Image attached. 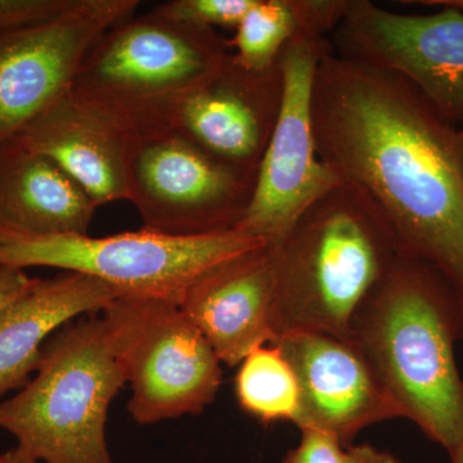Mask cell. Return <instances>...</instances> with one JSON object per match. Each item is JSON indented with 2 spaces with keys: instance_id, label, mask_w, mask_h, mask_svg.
Masks as SVG:
<instances>
[{
  "instance_id": "cell-2",
  "label": "cell",
  "mask_w": 463,
  "mask_h": 463,
  "mask_svg": "<svg viewBox=\"0 0 463 463\" xmlns=\"http://www.w3.org/2000/svg\"><path fill=\"white\" fill-rule=\"evenodd\" d=\"M463 303L431 265L401 255L365 298L349 343L361 353L402 419L448 453L463 446V381L456 343Z\"/></svg>"
},
{
  "instance_id": "cell-15",
  "label": "cell",
  "mask_w": 463,
  "mask_h": 463,
  "mask_svg": "<svg viewBox=\"0 0 463 463\" xmlns=\"http://www.w3.org/2000/svg\"><path fill=\"white\" fill-rule=\"evenodd\" d=\"M14 141L51 158L97 206L128 201V130L71 90Z\"/></svg>"
},
{
  "instance_id": "cell-1",
  "label": "cell",
  "mask_w": 463,
  "mask_h": 463,
  "mask_svg": "<svg viewBox=\"0 0 463 463\" xmlns=\"http://www.w3.org/2000/svg\"><path fill=\"white\" fill-rule=\"evenodd\" d=\"M317 149L364 194L399 251L431 265L463 303V157L458 125L388 70L330 50L313 91Z\"/></svg>"
},
{
  "instance_id": "cell-5",
  "label": "cell",
  "mask_w": 463,
  "mask_h": 463,
  "mask_svg": "<svg viewBox=\"0 0 463 463\" xmlns=\"http://www.w3.org/2000/svg\"><path fill=\"white\" fill-rule=\"evenodd\" d=\"M231 54L230 41L214 29L152 11L103 33L84 58L71 90L128 129L212 78Z\"/></svg>"
},
{
  "instance_id": "cell-22",
  "label": "cell",
  "mask_w": 463,
  "mask_h": 463,
  "mask_svg": "<svg viewBox=\"0 0 463 463\" xmlns=\"http://www.w3.org/2000/svg\"><path fill=\"white\" fill-rule=\"evenodd\" d=\"M345 447L327 432L301 430L300 443L288 450L282 463H343Z\"/></svg>"
},
{
  "instance_id": "cell-11",
  "label": "cell",
  "mask_w": 463,
  "mask_h": 463,
  "mask_svg": "<svg viewBox=\"0 0 463 463\" xmlns=\"http://www.w3.org/2000/svg\"><path fill=\"white\" fill-rule=\"evenodd\" d=\"M138 5L137 0H81L52 23L0 32V145L71 90L91 47Z\"/></svg>"
},
{
  "instance_id": "cell-10",
  "label": "cell",
  "mask_w": 463,
  "mask_h": 463,
  "mask_svg": "<svg viewBox=\"0 0 463 463\" xmlns=\"http://www.w3.org/2000/svg\"><path fill=\"white\" fill-rule=\"evenodd\" d=\"M332 50L405 79L444 118H463V12L389 11L370 0H347L331 33Z\"/></svg>"
},
{
  "instance_id": "cell-26",
  "label": "cell",
  "mask_w": 463,
  "mask_h": 463,
  "mask_svg": "<svg viewBox=\"0 0 463 463\" xmlns=\"http://www.w3.org/2000/svg\"><path fill=\"white\" fill-rule=\"evenodd\" d=\"M450 463H463V446L450 453Z\"/></svg>"
},
{
  "instance_id": "cell-6",
  "label": "cell",
  "mask_w": 463,
  "mask_h": 463,
  "mask_svg": "<svg viewBox=\"0 0 463 463\" xmlns=\"http://www.w3.org/2000/svg\"><path fill=\"white\" fill-rule=\"evenodd\" d=\"M264 243L237 231L169 237L141 230L90 237L88 233L36 236L0 227V267L56 268L93 277L123 294L179 304L201 274Z\"/></svg>"
},
{
  "instance_id": "cell-17",
  "label": "cell",
  "mask_w": 463,
  "mask_h": 463,
  "mask_svg": "<svg viewBox=\"0 0 463 463\" xmlns=\"http://www.w3.org/2000/svg\"><path fill=\"white\" fill-rule=\"evenodd\" d=\"M97 209L51 158L14 139L0 145V227L36 236L87 234Z\"/></svg>"
},
{
  "instance_id": "cell-24",
  "label": "cell",
  "mask_w": 463,
  "mask_h": 463,
  "mask_svg": "<svg viewBox=\"0 0 463 463\" xmlns=\"http://www.w3.org/2000/svg\"><path fill=\"white\" fill-rule=\"evenodd\" d=\"M343 463H402L397 457L386 450L370 446V444H359L345 448Z\"/></svg>"
},
{
  "instance_id": "cell-19",
  "label": "cell",
  "mask_w": 463,
  "mask_h": 463,
  "mask_svg": "<svg viewBox=\"0 0 463 463\" xmlns=\"http://www.w3.org/2000/svg\"><path fill=\"white\" fill-rule=\"evenodd\" d=\"M300 26L298 0H255L230 41L232 58L250 71L273 69Z\"/></svg>"
},
{
  "instance_id": "cell-9",
  "label": "cell",
  "mask_w": 463,
  "mask_h": 463,
  "mask_svg": "<svg viewBox=\"0 0 463 463\" xmlns=\"http://www.w3.org/2000/svg\"><path fill=\"white\" fill-rule=\"evenodd\" d=\"M327 33L301 26L279 56L281 105L259 166L245 215L234 231L276 245L317 200L340 184L317 149L313 91L317 69L330 50Z\"/></svg>"
},
{
  "instance_id": "cell-14",
  "label": "cell",
  "mask_w": 463,
  "mask_h": 463,
  "mask_svg": "<svg viewBox=\"0 0 463 463\" xmlns=\"http://www.w3.org/2000/svg\"><path fill=\"white\" fill-rule=\"evenodd\" d=\"M276 246L264 243L227 259L191 283L179 307L200 328L222 364L240 365L274 344Z\"/></svg>"
},
{
  "instance_id": "cell-25",
  "label": "cell",
  "mask_w": 463,
  "mask_h": 463,
  "mask_svg": "<svg viewBox=\"0 0 463 463\" xmlns=\"http://www.w3.org/2000/svg\"><path fill=\"white\" fill-rule=\"evenodd\" d=\"M0 463H41L33 459V457L14 447L12 449L0 453Z\"/></svg>"
},
{
  "instance_id": "cell-20",
  "label": "cell",
  "mask_w": 463,
  "mask_h": 463,
  "mask_svg": "<svg viewBox=\"0 0 463 463\" xmlns=\"http://www.w3.org/2000/svg\"><path fill=\"white\" fill-rule=\"evenodd\" d=\"M255 0H172L154 11L170 20L199 27L239 26Z\"/></svg>"
},
{
  "instance_id": "cell-3",
  "label": "cell",
  "mask_w": 463,
  "mask_h": 463,
  "mask_svg": "<svg viewBox=\"0 0 463 463\" xmlns=\"http://www.w3.org/2000/svg\"><path fill=\"white\" fill-rule=\"evenodd\" d=\"M274 246L276 341L316 332L349 343L359 307L402 255L374 207L343 182Z\"/></svg>"
},
{
  "instance_id": "cell-8",
  "label": "cell",
  "mask_w": 463,
  "mask_h": 463,
  "mask_svg": "<svg viewBox=\"0 0 463 463\" xmlns=\"http://www.w3.org/2000/svg\"><path fill=\"white\" fill-rule=\"evenodd\" d=\"M128 201L142 230L169 237L234 231L257 176L225 165L160 125L128 129Z\"/></svg>"
},
{
  "instance_id": "cell-12",
  "label": "cell",
  "mask_w": 463,
  "mask_h": 463,
  "mask_svg": "<svg viewBox=\"0 0 463 463\" xmlns=\"http://www.w3.org/2000/svg\"><path fill=\"white\" fill-rule=\"evenodd\" d=\"M281 94L279 61L267 71H250L231 54L212 78L152 109L129 129L169 128L225 165L257 176Z\"/></svg>"
},
{
  "instance_id": "cell-27",
  "label": "cell",
  "mask_w": 463,
  "mask_h": 463,
  "mask_svg": "<svg viewBox=\"0 0 463 463\" xmlns=\"http://www.w3.org/2000/svg\"><path fill=\"white\" fill-rule=\"evenodd\" d=\"M459 137H461V147H462V157H463V118L461 123L458 124Z\"/></svg>"
},
{
  "instance_id": "cell-13",
  "label": "cell",
  "mask_w": 463,
  "mask_h": 463,
  "mask_svg": "<svg viewBox=\"0 0 463 463\" xmlns=\"http://www.w3.org/2000/svg\"><path fill=\"white\" fill-rule=\"evenodd\" d=\"M272 345L297 376L298 410L292 423L300 431L327 432L346 448L368 426L401 417L352 343L316 332H291Z\"/></svg>"
},
{
  "instance_id": "cell-18",
  "label": "cell",
  "mask_w": 463,
  "mask_h": 463,
  "mask_svg": "<svg viewBox=\"0 0 463 463\" xmlns=\"http://www.w3.org/2000/svg\"><path fill=\"white\" fill-rule=\"evenodd\" d=\"M236 397L240 407L264 425L294 422L298 410L297 376L279 347L259 346L241 362Z\"/></svg>"
},
{
  "instance_id": "cell-23",
  "label": "cell",
  "mask_w": 463,
  "mask_h": 463,
  "mask_svg": "<svg viewBox=\"0 0 463 463\" xmlns=\"http://www.w3.org/2000/svg\"><path fill=\"white\" fill-rule=\"evenodd\" d=\"M38 279L27 276L18 268L0 267V316L12 303L35 285Z\"/></svg>"
},
{
  "instance_id": "cell-21",
  "label": "cell",
  "mask_w": 463,
  "mask_h": 463,
  "mask_svg": "<svg viewBox=\"0 0 463 463\" xmlns=\"http://www.w3.org/2000/svg\"><path fill=\"white\" fill-rule=\"evenodd\" d=\"M81 0H0V32L26 29L56 21Z\"/></svg>"
},
{
  "instance_id": "cell-16",
  "label": "cell",
  "mask_w": 463,
  "mask_h": 463,
  "mask_svg": "<svg viewBox=\"0 0 463 463\" xmlns=\"http://www.w3.org/2000/svg\"><path fill=\"white\" fill-rule=\"evenodd\" d=\"M123 292L108 283L63 273L39 279L0 316V401L29 383L43 347L60 328L80 316L97 315Z\"/></svg>"
},
{
  "instance_id": "cell-4",
  "label": "cell",
  "mask_w": 463,
  "mask_h": 463,
  "mask_svg": "<svg viewBox=\"0 0 463 463\" xmlns=\"http://www.w3.org/2000/svg\"><path fill=\"white\" fill-rule=\"evenodd\" d=\"M125 385L102 319L87 316L57 331L29 383L0 401V429L41 463H115L106 423Z\"/></svg>"
},
{
  "instance_id": "cell-7",
  "label": "cell",
  "mask_w": 463,
  "mask_h": 463,
  "mask_svg": "<svg viewBox=\"0 0 463 463\" xmlns=\"http://www.w3.org/2000/svg\"><path fill=\"white\" fill-rule=\"evenodd\" d=\"M103 327L130 386L128 411L139 425L197 416L214 402L222 364L179 304L120 294L102 310Z\"/></svg>"
}]
</instances>
